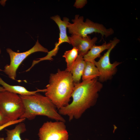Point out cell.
<instances>
[{
  "instance_id": "obj_1",
  "label": "cell",
  "mask_w": 140,
  "mask_h": 140,
  "mask_svg": "<svg viewBox=\"0 0 140 140\" xmlns=\"http://www.w3.org/2000/svg\"><path fill=\"white\" fill-rule=\"evenodd\" d=\"M102 87L97 78L74 85L71 95L72 101L59 109V113L68 116L69 121L79 118L87 110L95 104Z\"/></svg>"
},
{
  "instance_id": "obj_2",
  "label": "cell",
  "mask_w": 140,
  "mask_h": 140,
  "mask_svg": "<svg viewBox=\"0 0 140 140\" xmlns=\"http://www.w3.org/2000/svg\"><path fill=\"white\" fill-rule=\"evenodd\" d=\"M74 86L71 73L66 69H58L56 73L50 74L45 96L58 110L69 104Z\"/></svg>"
},
{
  "instance_id": "obj_3",
  "label": "cell",
  "mask_w": 140,
  "mask_h": 140,
  "mask_svg": "<svg viewBox=\"0 0 140 140\" xmlns=\"http://www.w3.org/2000/svg\"><path fill=\"white\" fill-rule=\"evenodd\" d=\"M37 93L28 95H19L24 106L25 111L20 118L32 120L37 116H46L57 121L65 122L57 108L47 97Z\"/></svg>"
},
{
  "instance_id": "obj_4",
  "label": "cell",
  "mask_w": 140,
  "mask_h": 140,
  "mask_svg": "<svg viewBox=\"0 0 140 140\" xmlns=\"http://www.w3.org/2000/svg\"><path fill=\"white\" fill-rule=\"evenodd\" d=\"M72 21L73 23L69 22L67 26L68 32L71 35L85 37L88 34L96 33L107 37L114 33L112 28H107L102 24L94 22L88 19L84 22L83 17L79 15H75Z\"/></svg>"
},
{
  "instance_id": "obj_5",
  "label": "cell",
  "mask_w": 140,
  "mask_h": 140,
  "mask_svg": "<svg viewBox=\"0 0 140 140\" xmlns=\"http://www.w3.org/2000/svg\"><path fill=\"white\" fill-rule=\"evenodd\" d=\"M0 110L9 122L20 118L25 108L19 95L5 91L0 92Z\"/></svg>"
},
{
  "instance_id": "obj_6",
  "label": "cell",
  "mask_w": 140,
  "mask_h": 140,
  "mask_svg": "<svg viewBox=\"0 0 140 140\" xmlns=\"http://www.w3.org/2000/svg\"><path fill=\"white\" fill-rule=\"evenodd\" d=\"M6 51L9 55L10 62L9 65L7 64L5 66L3 71L10 78L13 80H16V71L18 67L28 56L36 52H48V49L41 45L38 39L33 47L25 52H17L10 48H7Z\"/></svg>"
},
{
  "instance_id": "obj_7",
  "label": "cell",
  "mask_w": 140,
  "mask_h": 140,
  "mask_svg": "<svg viewBox=\"0 0 140 140\" xmlns=\"http://www.w3.org/2000/svg\"><path fill=\"white\" fill-rule=\"evenodd\" d=\"M39 140H69V135L65 122L47 121L39 129Z\"/></svg>"
},
{
  "instance_id": "obj_8",
  "label": "cell",
  "mask_w": 140,
  "mask_h": 140,
  "mask_svg": "<svg viewBox=\"0 0 140 140\" xmlns=\"http://www.w3.org/2000/svg\"><path fill=\"white\" fill-rule=\"evenodd\" d=\"M112 45L111 46L102 56L99 60L97 61L95 60L94 63L99 70L100 73L99 80L103 82L110 79L112 76L116 72L117 67L121 62L115 61L113 63L110 62L109 56L111 51L120 41V40L115 38L111 40Z\"/></svg>"
},
{
  "instance_id": "obj_9",
  "label": "cell",
  "mask_w": 140,
  "mask_h": 140,
  "mask_svg": "<svg viewBox=\"0 0 140 140\" xmlns=\"http://www.w3.org/2000/svg\"><path fill=\"white\" fill-rule=\"evenodd\" d=\"M70 44L78 51V55L83 56L95 45L97 40L95 37L91 39L89 36L82 37L77 35L68 36Z\"/></svg>"
},
{
  "instance_id": "obj_10",
  "label": "cell",
  "mask_w": 140,
  "mask_h": 140,
  "mask_svg": "<svg viewBox=\"0 0 140 140\" xmlns=\"http://www.w3.org/2000/svg\"><path fill=\"white\" fill-rule=\"evenodd\" d=\"M51 18L54 20L58 26L59 31V37L57 45L59 46L64 43L66 42L70 44L67 33V26L69 23V19L68 18L64 17L62 20L60 17L56 15L53 16Z\"/></svg>"
},
{
  "instance_id": "obj_11",
  "label": "cell",
  "mask_w": 140,
  "mask_h": 140,
  "mask_svg": "<svg viewBox=\"0 0 140 140\" xmlns=\"http://www.w3.org/2000/svg\"><path fill=\"white\" fill-rule=\"evenodd\" d=\"M111 40L110 42L104 43L100 45L93 46L87 53L83 56L84 60L85 61H89L94 63L95 59L101 56V54L104 51L108 50L111 46Z\"/></svg>"
},
{
  "instance_id": "obj_12",
  "label": "cell",
  "mask_w": 140,
  "mask_h": 140,
  "mask_svg": "<svg viewBox=\"0 0 140 140\" xmlns=\"http://www.w3.org/2000/svg\"><path fill=\"white\" fill-rule=\"evenodd\" d=\"M85 63L83 56L78 55L70 71L74 85L80 82Z\"/></svg>"
},
{
  "instance_id": "obj_13",
  "label": "cell",
  "mask_w": 140,
  "mask_h": 140,
  "mask_svg": "<svg viewBox=\"0 0 140 140\" xmlns=\"http://www.w3.org/2000/svg\"><path fill=\"white\" fill-rule=\"evenodd\" d=\"M0 85L2 86L6 91L18 94L19 95H30L39 92H45L46 90V89H37L36 91H30L22 86L9 85L4 81L0 77Z\"/></svg>"
},
{
  "instance_id": "obj_14",
  "label": "cell",
  "mask_w": 140,
  "mask_h": 140,
  "mask_svg": "<svg viewBox=\"0 0 140 140\" xmlns=\"http://www.w3.org/2000/svg\"><path fill=\"white\" fill-rule=\"evenodd\" d=\"M5 130L6 136L5 140H22L20 135L26 131V129L25 124L22 122L18 123L13 129ZM25 140H30L27 138Z\"/></svg>"
},
{
  "instance_id": "obj_15",
  "label": "cell",
  "mask_w": 140,
  "mask_h": 140,
  "mask_svg": "<svg viewBox=\"0 0 140 140\" xmlns=\"http://www.w3.org/2000/svg\"><path fill=\"white\" fill-rule=\"evenodd\" d=\"M100 75V73L94 63L86 61L85 65L82 75L83 81H86L97 78Z\"/></svg>"
},
{
  "instance_id": "obj_16",
  "label": "cell",
  "mask_w": 140,
  "mask_h": 140,
  "mask_svg": "<svg viewBox=\"0 0 140 140\" xmlns=\"http://www.w3.org/2000/svg\"><path fill=\"white\" fill-rule=\"evenodd\" d=\"M78 55V50L75 47L64 53L62 57L65 58L67 63V68L66 69L67 70L70 72Z\"/></svg>"
},
{
  "instance_id": "obj_17",
  "label": "cell",
  "mask_w": 140,
  "mask_h": 140,
  "mask_svg": "<svg viewBox=\"0 0 140 140\" xmlns=\"http://www.w3.org/2000/svg\"><path fill=\"white\" fill-rule=\"evenodd\" d=\"M59 46H58L56 43H55V46L54 48L52 50L48 52L47 55L45 57L38 59V60H34L33 61L32 65L31 67L26 71V72L29 71L33 67L34 65L39 62L44 60H52L53 59L52 57L56 55L59 49Z\"/></svg>"
},
{
  "instance_id": "obj_18",
  "label": "cell",
  "mask_w": 140,
  "mask_h": 140,
  "mask_svg": "<svg viewBox=\"0 0 140 140\" xmlns=\"http://www.w3.org/2000/svg\"><path fill=\"white\" fill-rule=\"evenodd\" d=\"M21 120L20 119L14 121L8 122L5 124L0 126V131L4 129L11 125L17 124L21 122Z\"/></svg>"
},
{
  "instance_id": "obj_19",
  "label": "cell",
  "mask_w": 140,
  "mask_h": 140,
  "mask_svg": "<svg viewBox=\"0 0 140 140\" xmlns=\"http://www.w3.org/2000/svg\"><path fill=\"white\" fill-rule=\"evenodd\" d=\"M87 1L86 0H76L74 6L78 8H82L87 3Z\"/></svg>"
},
{
  "instance_id": "obj_20",
  "label": "cell",
  "mask_w": 140,
  "mask_h": 140,
  "mask_svg": "<svg viewBox=\"0 0 140 140\" xmlns=\"http://www.w3.org/2000/svg\"><path fill=\"white\" fill-rule=\"evenodd\" d=\"M8 122L4 117L0 110V126L3 125Z\"/></svg>"
},
{
  "instance_id": "obj_21",
  "label": "cell",
  "mask_w": 140,
  "mask_h": 140,
  "mask_svg": "<svg viewBox=\"0 0 140 140\" xmlns=\"http://www.w3.org/2000/svg\"><path fill=\"white\" fill-rule=\"evenodd\" d=\"M6 91L5 89L2 87L0 86V92Z\"/></svg>"
},
{
  "instance_id": "obj_22",
  "label": "cell",
  "mask_w": 140,
  "mask_h": 140,
  "mask_svg": "<svg viewBox=\"0 0 140 140\" xmlns=\"http://www.w3.org/2000/svg\"><path fill=\"white\" fill-rule=\"evenodd\" d=\"M0 140H5V139L4 137H0Z\"/></svg>"
},
{
  "instance_id": "obj_23",
  "label": "cell",
  "mask_w": 140,
  "mask_h": 140,
  "mask_svg": "<svg viewBox=\"0 0 140 140\" xmlns=\"http://www.w3.org/2000/svg\"><path fill=\"white\" fill-rule=\"evenodd\" d=\"M1 53V48H0V54ZM0 71H3V70L0 69Z\"/></svg>"
},
{
  "instance_id": "obj_24",
  "label": "cell",
  "mask_w": 140,
  "mask_h": 140,
  "mask_svg": "<svg viewBox=\"0 0 140 140\" xmlns=\"http://www.w3.org/2000/svg\"></svg>"
}]
</instances>
